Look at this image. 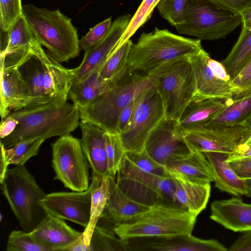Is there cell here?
I'll return each instance as SVG.
<instances>
[{"instance_id": "cell-47", "label": "cell", "mask_w": 251, "mask_h": 251, "mask_svg": "<svg viewBox=\"0 0 251 251\" xmlns=\"http://www.w3.org/2000/svg\"><path fill=\"white\" fill-rule=\"evenodd\" d=\"M136 97L120 113L117 125V131L119 133L125 129L131 118L134 109Z\"/></svg>"}, {"instance_id": "cell-6", "label": "cell", "mask_w": 251, "mask_h": 251, "mask_svg": "<svg viewBox=\"0 0 251 251\" xmlns=\"http://www.w3.org/2000/svg\"><path fill=\"white\" fill-rule=\"evenodd\" d=\"M147 75L160 96L165 118L178 121L196 92L189 56L164 63Z\"/></svg>"}, {"instance_id": "cell-50", "label": "cell", "mask_w": 251, "mask_h": 251, "mask_svg": "<svg viewBox=\"0 0 251 251\" xmlns=\"http://www.w3.org/2000/svg\"><path fill=\"white\" fill-rule=\"evenodd\" d=\"M18 124V121L9 115L1 120L0 126V139L9 135L14 130Z\"/></svg>"}, {"instance_id": "cell-3", "label": "cell", "mask_w": 251, "mask_h": 251, "mask_svg": "<svg viewBox=\"0 0 251 251\" xmlns=\"http://www.w3.org/2000/svg\"><path fill=\"white\" fill-rule=\"evenodd\" d=\"M23 13L36 40L56 60L67 62L79 55L77 29L58 9L51 10L29 3L23 5Z\"/></svg>"}, {"instance_id": "cell-34", "label": "cell", "mask_w": 251, "mask_h": 251, "mask_svg": "<svg viewBox=\"0 0 251 251\" xmlns=\"http://www.w3.org/2000/svg\"><path fill=\"white\" fill-rule=\"evenodd\" d=\"M90 251H129L128 240L112 229L96 226L90 242Z\"/></svg>"}, {"instance_id": "cell-24", "label": "cell", "mask_w": 251, "mask_h": 251, "mask_svg": "<svg viewBox=\"0 0 251 251\" xmlns=\"http://www.w3.org/2000/svg\"><path fill=\"white\" fill-rule=\"evenodd\" d=\"M203 153L210 165L216 188L237 197L246 195L247 186L244 179L227 161L228 154L216 151Z\"/></svg>"}, {"instance_id": "cell-18", "label": "cell", "mask_w": 251, "mask_h": 251, "mask_svg": "<svg viewBox=\"0 0 251 251\" xmlns=\"http://www.w3.org/2000/svg\"><path fill=\"white\" fill-rule=\"evenodd\" d=\"M0 115L2 120L12 112L33 105L32 96L18 68H0Z\"/></svg>"}, {"instance_id": "cell-25", "label": "cell", "mask_w": 251, "mask_h": 251, "mask_svg": "<svg viewBox=\"0 0 251 251\" xmlns=\"http://www.w3.org/2000/svg\"><path fill=\"white\" fill-rule=\"evenodd\" d=\"M170 176L175 184L174 202L198 216L206 207L210 195V183L196 182Z\"/></svg>"}, {"instance_id": "cell-11", "label": "cell", "mask_w": 251, "mask_h": 251, "mask_svg": "<svg viewBox=\"0 0 251 251\" xmlns=\"http://www.w3.org/2000/svg\"><path fill=\"white\" fill-rule=\"evenodd\" d=\"M52 156L54 179L73 191H84L89 188L91 167L80 139L71 134L60 136L52 144Z\"/></svg>"}, {"instance_id": "cell-39", "label": "cell", "mask_w": 251, "mask_h": 251, "mask_svg": "<svg viewBox=\"0 0 251 251\" xmlns=\"http://www.w3.org/2000/svg\"><path fill=\"white\" fill-rule=\"evenodd\" d=\"M194 0H161L156 7L161 16L171 25L182 21L184 15Z\"/></svg>"}, {"instance_id": "cell-53", "label": "cell", "mask_w": 251, "mask_h": 251, "mask_svg": "<svg viewBox=\"0 0 251 251\" xmlns=\"http://www.w3.org/2000/svg\"><path fill=\"white\" fill-rule=\"evenodd\" d=\"M242 17V27L249 28L251 27V7L241 14Z\"/></svg>"}, {"instance_id": "cell-15", "label": "cell", "mask_w": 251, "mask_h": 251, "mask_svg": "<svg viewBox=\"0 0 251 251\" xmlns=\"http://www.w3.org/2000/svg\"><path fill=\"white\" fill-rule=\"evenodd\" d=\"M132 17L130 14H126L117 18L112 22L111 28L105 37L85 50L81 63L77 67L74 68L75 75L73 84L81 81L94 71L100 69L117 46Z\"/></svg>"}, {"instance_id": "cell-17", "label": "cell", "mask_w": 251, "mask_h": 251, "mask_svg": "<svg viewBox=\"0 0 251 251\" xmlns=\"http://www.w3.org/2000/svg\"><path fill=\"white\" fill-rule=\"evenodd\" d=\"M207 55L203 49L189 56L196 86L194 99H233L237 95V90L232 82L224 81L215 76L206 63Z\"/></svg>"}, {"instance_id": "cell-35", "label": "cell", "mask_w": 251, "mask_h": 251, "mask_svg": "<svg viewBox=\"0 0 251 251\" xmlns=\"http://www.w3.org/2000/svg\"><path fill=\"white\" fill-rule=\"evenodd\" d=\"M132 44L129 39L114 50L100 70V75L103 79L109 80L127 74V59Z\"/></svg>"}, {"instance_id": "cell-14", "label": "cell", "mask_w": 251, "mask_h": 251, "mask_svg": "<svg viewBox=\"0 0 251 251\" xmlns=\"http://www.w3.org/2000/svg\"><path fill=\"white\" fill-rule=\"evenodd\" d=\"M147 153L164 168L191 152L178 121L164 118L152 130L144 147Z\"/></svg>"}, {"instance_id": "cell-20", "label": "cell", "mask_w": 251, "mask_h": 251, "mask_svg": "<svg viewBox=\"0 0 251 251\" xmlns=\"http://www.w3.org/2000/svg\"><path fill=\"white\" fill-rule=\"evenodd\" d=\"M38 52L44 68V83L47 97L51 101L66 102L73 83L74 69H68L60 64L41 44Z\"/></svg>"}, {"instance_id": "cell-55", "label": "cell", "mask_w": 251, "mask_h": 251, "mask_svg": "<svg viewBox=\"0 0 251 251\" xmlns=\"http://www.w3.org/2000/svg\"><path fill=\"white\" fill-rule=\"evenodd\" d=\"M240 125L246 126L251 128V113L248 118Z\"/></svg>"}, {"instance_id": "cell-13", "label": "cell", "mask_w": 251, "mask_h": 251, "mask_svg": "<svg viewBox=\"0 0 251 251\" xmlns=\"http://www.w3.org/2000/svg\"><path fill=\"white\" fill-rule=\"evenodd\" d=\"M101 179L100 176L92 175V182L87 190L50 193L40 203L49 213L86 228L90 218L92 193L99 186Z\"/></svg>"}, {"instance_id": "cell-36", "label": "cell", "mask_w": 251, "mask_h": 251, "mask_svg": "<svg viewBox=\"0 0 251 251\" xmlns=\"http://www.w3.org/2000/svg\"><path fill=\"white\" fill-rule=\"evenodd\" d=\"M45 141L41 138H33L21 141L8 149L4 148L5 154L9 164L25 165L29 159L38 153L40 147Z\"/></svg>"}, {"instance_id": "cell-8", "label": "cell", "mask_w": 251, "mask_h": 251, "mask_svg": "<svg viewBox=\"0 0 251 251\" xmlns=\"http://www.w3.org/2000/svg\"><path fill=\"white\" fill-rule=\"evenodd\" d=\"M242 23L240 14L222 9L210 0H194L175 26L179 34L213 40L225 38Z\"/></svg>"}, {"instance_id": "cell-27", "label": "cell", "mask_w": 251, "mask_h": 251, "mask_svg": "<svg viewBox=\"0 0 251 251\" xmlns=\"http://www.w3.org/2000/svg\"><path fill=\"white\" fill-rule=\"evenodd\" d=\"M100 70L94 71L81 81L72 85L68 98L79 109L88 106L119 83L125 76L119 75L110 79L104 80L100 75Z\"/></svg>"}, {"instance_id": "cell-21", "label": "cell", "mask_w": 251, "mask_h": 251, "mask_svg": "<svg viewBox=\"0 0 251 251\" xmlns=\"http://www.w3.org/2000/svg\"><path fill=\"white\" fill-rule=\"evenodd\" d=\"M210 219L234 232L251 230V203L241 198L214 201L210 204Z\"/></svg>"}, {"instance_id": "cell-29", "label": "cell", "mask_w": 251, "mask_h": 251, "mask_svg": "<svg viewBox=\"0 0 251 251\" xmlns=\"http://www.w3.org/2000/svg\"><path fill=\"white\" fill-rule=\"evenodd\" d=\"M40 44L37 41L29 57L18 68L26 81L33 97L34 105L51 101L47 97L44 87V68L38 52Z\"/></svg>"}, {"instance_id": "cell-9", "label": "cell", "mask_w": 251, "mask_h": 251, "mask_svg": "<svg viewBox=\"0 0 251 251\" xmlns=\"http://www.w3.org/2000/svg\"><path fill=\"white\" fill-rule=\"evenodd\" d=\"M117 174L118 186L132 199L149 205L174 203V179L165 170L159 173L149 172L133 164L125 155Z\"/></svg>"}, {"instance_id": "cell-38", "label": "cell", "mask_w": 251, "mask_h": 251, "mask_svg": "<svg viewBox=\"0 0 251 251\" xmlns=\"http://www.w3.org/2000/svg\"><path fill=\"white\" fill-rule=\"evenodd\" d=\"M160 0H143L136 12L132 17L116 49L130 39L136 31L151 18L154 9Z\"/></svg>"}, {"instance_id": "cell-32", "label": "cell", "mask_w": 251, "mask_h": 251, "mask_svg": "<svg viewBox=\"0 0 251 251\" xmlns=\"http://www.w3.org/2000/svg\"><path fill=\"white\" fill-rule=\"evenodd\" d=\"M251 57V27H242L238 40L222 62L231 80L238 74Z\"/></svg>"}, {"instance_id": "cell-19", "label": "cell", "mask_w": 251, "mask_h": 251, "mask_svg": "<svg viewBox=\"0 0 251 251\" xmlns=\"http://www.w3.org/2000/svg\"><path fill=\"white\" fill-rule=\"evenodd\" d=\"M109 190L106 207L101 217L102 221L113 228L137 217L148 210L151 205L138 202L128 197L118 186L114 178L108 176Z\"/></svg>"}, {"instance_id": "cell-51", "label": "cell", "mask_w": 251, "mask_h": 251, "mask_svg": "<svg viewBox=\"0 0 251 251\" xmlns=\"http://www.w3.org/2000/svg\"><path fill=\"white\" fill-rule=\"evenodd\" d=\"M65 251H90V246L86 244L84 242L83 232Z\"/></svg>"}, {"instance_id": "cell-48", "label": "cell", "mask_w": 251, "mask_h": 251, "mask_svg": "<svg viewBox=\"0 0 251 251\" xmlns=\"http://www.w3.org/2000/svg\"><path fill=\"white\" fill-rule=\"evenodd\" d=\"M230 251H251V230L244 232L231 245Z\"/></svg>"}, {"instance_id": "cell-30", "label": "cell", "mask_w": 251, "mask_h": 251, "mask_svg": "<svg viewBox=\"0 0 251 251\" xmlns=\"http://www.w3.org/2000/svg\"><path fill=\"white\" fill-rule=\"evenodd\" d=\"M36 41L23 13L11 25L3 39H1L0 55L28 50Z\"/></svg>"}, {"instance_id": "cell-49", "label": "cell", "mask_w": 251, "mask_h": 251, "mask_svg": "<svg viewBox=\"0 0 251 251\" xmlns=\"http://www.w3.org/2000/svg\"><path fill=\"white\" fill-rule=\"evenodd\" d=\"M251 156V134L231 154L228 155L227 160Z\"/></svg>"}, {"instance_id": "cell-41", "label": "cell", "mask_w": 251, "mask_h": 251, "mask_svg": "<svg viewBox=\"0 0 251 251\" xmlns=\"http://www.w3.org/2000/svg\"><path fill=\"white\" fill-rule=\"evenodd\" d=\"M23 14L21 0H0V28L7 32L16 20Z\"/></svg>"}, {"instance_id": "cell-1", "label": "cell", "mask_w": 251, "mask_h": 251, "mask_svg": "<svg viewBox=\"0 0 251 251\" xmlns=\"http://www.w3.org/2000/svg\"><path fill=\"white\" fill-rule=\"evenodd\" d=\"M9 115L18 121L14 130L0 139L5 149L30 139L45 140L53 136L70 134L79 126V110L74 103L51 101L14 111Z\"/></svg>"}, {"instance_id": "cell-54", "label": "cell", "mask_w": 251, "mask_h": 251, "mask_svg": "<svg viewBox=\"0 0 251 251\" xmlns=\"http://www.w3.org/2000/svg\"><path fill=\"white\" fill-rule=\"evenodd\" d=\"M243 178L247 186V192L245 195L248 197H251V176Z\"/></svg>"}, {"instance_id": "cell-45", "label": "cell", "mask_w": 251, "mask_h": 251, "mask_svg": "<svg viewBox=\"0 0 251 251\" xmlns=\"http://www.w3.org/2000/svg\"><path fill=\"white\" fill-rule=\"evenodd\" d=\"M227 161L240 177L245 178L251 176V156Z\"/></svg>"}, {"instance_id": "cell-42", "label": "cell", "mask_w": 251, "mask_h": 251, "mask_svg": "<svg viewBox=\"0 0 251 251\" xmlns=\"http://www.w3.org/2000/svg\"><path fill=\"white\" fill-rule=\"evenodd\" d=\"M112 24V19L110 17L90 29L79 40L80 49L86 50L100 41L107 34Z\"/></svg>"}, {"instance_id": "cell-4", "label": "cell", "mask_w": 251, "mask_h": 251, "mask_svg": "<svg viewBox=\"0 0 251 251\" xmlns=\"http://www.w3.org/2000/svg\"><path fill=\"white\" fill-rule=\"evenodd\" d=\"M197 217L174 203L159 202L132 220L115 226L113 230L118 237L126 240L190 234Z\"/></svg>"}, {"instance_id": "cell-22", "label": "cell", "mask_w": 251, "mask_h": 251, "mask_svg": "<svg viewBox=\"0 0 251 251\" xmlns=\"http://www.w3.org/2000/svg\"><path fill=\"white\" fill-rule=\"evenodd\" d=\"M30 233L50 251H65L82 232L72 228L62 219L48 213L45 219Z\"/></svg>"}, {"instance_id": "cell-10", "label": "cell", "mask_w": 251, "mask_h": 251, "mask_svg": "<svg viewBox=\"0 0 251 251\" xmlns=\"http://www.w3.org/2000/svg\"><path fill=\"white\" fill-rule=\"evenodd\" d=\"M164 118L161 98L152 84L136 97L131 118L125 129L119 133L126 152L144 150L150 134Z\"/></svg>"}, {"instance_id": "cell-7", "label": "cell", "mask_w": 251, "mask_h": 251, "mask_svg": "<svg viewBox=\"0 0 251 251\" xmlns=\"http://www.w3.org/2000/svg\"><path fill=\"white\" fill-rule=\"evenodd\" d=\"M147 75H132L100 96L85 107L79 108L80 120L93 124L106 132L118 133L122 110L139 94L152 84Z\"/></svg>"}, {"instance_id": "cell-2", "label": "cell", "mask_w": 251, "mask_h": 251, "mask_svg": "<svg viewBox=\"0 0 251 251\" xmlns=\"http://www.w3.org/2000/svg\"><path fill=\"white\" fill-rule=\"evenodd\" d=\"M203 49L200 39L185 38L155 27L151 32L142 33L137 43L132 44L127 74L137 71L147 73L164 63L190 56Z\"/></svg>"}, {"instance_id": "cell-37", "label": "cell", "mask_w": 251, "mask_h": 251, "mask_svg": "<svg viewBox=\"0 0 251 251\" xmlns=\"http://www.w3.org/2000/svg\"><path fill=\"white\" fill-rule=\"evenodd\" d=\"M105 143L108 176L115 178L120 170L126 151L119 133H105Z\"/></svg>"}, {"instance_id": "cell-23", "label": "cell", "mask_w": 251, "mask_h": 251, "mask_svg": "<svg viewBox=\"0 0 251 251\" xmlns=\"http://www.w3.org/2000/svg\"><path fill=\"white\" fill-rule=\"evenodd\" d=\"M81 145L92 170V175L108 176L105 143V131L93 124L80 121Z\"/></svg>"}, {"instance_id": "cell-52", "label": "cell", "mask_w": 251, "mask_h": 251, "mask_svg": "<svg viewBox=\"0 0 251 251\" xmlns=\"http://www.w3.org/2000/svg\"><path fill=\"white\" fill-rule=\"evenodd\" d=\"M4 149L3 145L0 143V183L3 181L8 169V166L10 164L5 156Z\"/></svg>"}, {"instance_id": "cell-16", "label": "cell", "mask_w": 251, "mask_h": 251, "mask_svg": "<svg viewBox=\"0 0 251 251\" xmlns=\"http://www.w3.org/2000/svg\"><path fill=\"white\" fill-rule=\"evenodd\" d=\"M129 251H226L218 240H205L192 234L127 240Z\"/></svg>"}, {"instance_id": "cell-28", "label": "cell", "mask_w": 251, "mask_h": 251, "mask_svg": "<svg viewBox=\"0 0 251 251\" xmlns=\"http://www.w3.org/2000/svg\"><path fill=\"white\" fill-rule=\"evenodd\" d=\"M231 99H193L185 108L179 125L184 132L203 126L229 105Z\"/></svg>"}, {"instance_id": "cell-44", "label": "cell", "mask_w": 251, "mask_h": 251, "mask_svg": "<svg viewBox=\"0 0 251 251\" xmlns=\"http://www.w3.org/2000/svg\"><path fill=\"white\" fill-rule=\"evenodd\" d=\"M222 9L241 15L251 7V0H210Z\"/></svg>"}, {"instance_id": "cell-40", "label": "cell", "mask_w": 251, "mask_h": 251, "mask_svg": "<svg viewBox=\"0 0 251 251\" xmlns=\"http://www.w3.org/2000/svg\"><path fill=\"white\" fill-rule=\"evenodd\" d=\"M6 249L7 251H50L38 242L30 232L13 230L9 234Z\"/></svg>"}, {"instance_id": "cell-46", "label": "cell", "mask_w": 251, "mask_h": 251, "mask_svg": "<svg viewBox=\"0 0 251 251\" xmlns=\"http://www.w3.org/2000/svg\"><path fill=\"white\" fill-rule=\"evenodd\" d=\"M206 62L211 71L217 78L227 82H232L230 76L222 62L212 59L209 54L206 57Z\"/></svg>"}, {"instance_id": "cell-43", "label": "cell", "mask_w": 251, "mask_h": 251, "mask_svg": "<svg viewBox=\"0 0 251 251\" xmlns=\"http://www.w3.org/2000/svg\"><path fill=\"white\" fill-rule=\"evenodd\" d=\"M237 90V95L240 97L251 92V57L235 77L232 80Z\"/></svg>"}, {"instance_id": "cell-31", "label": "cell", "mask_w": 251, "mask_h": 251, "mask_svg": "<svg viewBox=\"0 0 251 251\" xmlns=\"http://www.w3.org/2000/svg\"><path fill=\"white\" fill-rule=\"evenodd\" d=\"M251 113V92L233 98V100L229 105L203 126L212 127L240 125Z\"/></svg>"}, {"instance_id": "cell-12", "label": "cell", "mask_w": 251, "mask_h": 251, "mask_svg": "<svg viewBox=\"0 0 251 251\" xmlns=\"http://www.w3.org/2000/svg\"><path fill=\"white\" fill-rule=\"evenodd\" d=\"M251 134V128L242 125L200 126L184 132L191 151L232 153Z\"/></svg>"}, {"instance_id": "cell-33", "label": "cell", "mask_w": 251, "mask_h": 251, "mask_svg": "<svg viewBox=\"0 0 251 251\" xmlns=\"http://www.w3.org/2000/svg\"><path fill=\"white\" fill-rule=\"evenodd\" d=\"M109 190L108 176L102 178L99 187L92 193L90 218L89 223L83 232L86 244L90 245L92 235L97 223L104 212L106 205Z\"/></svg>"}, {"instance_id": "cell-5", "label": "cell", "mask_w": 251, "mask_h": 251, "mask_svg": "<svg viewBox=\"0 0 251 251\" xmlns=\"http://www.w3.org/2000/svg\"><path fill=\"white\" fill-rule=\"evenodd\" d=\"M0 187L23 230L32 231L47 216L40 203L47 194L25 165L8 169Z\"/></svg>"}, {"instance_id": "cell-26", "label": "cell", "mask_w": 251, "mask_h": 251, "mask_svg": "<svg viewBox=\"0 0 251 251\" xmlns=\"http://www.w3.org/2000/svg\"><path fill=\"white\" fill-rule=\"evenodd\" d=\"M164 170L170 175L193 182L210 183L214 181L210 165L202 152L191 151L188 154L168 163Z\"/></svg>"}]
</instances>
